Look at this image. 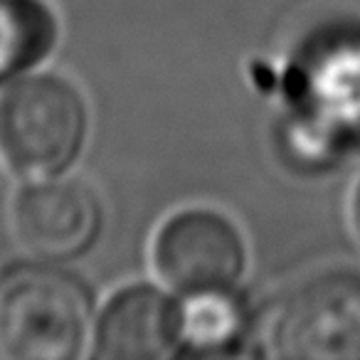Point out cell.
Here are the masks:
<instances>
[{"mask_svg": "<svg viewBox=\"0 0 360 360\" xmlns=\"http://www.w3.org/2000/svg\"><path fill=\"white\" fill-rule=\"evenodd\" d=\"M358 225H360V195H358Z\"/></svg>", "mask_w": 360, "mask_h": 360, "instance_id": "obj_9", "label": "cell"}, {"mask_svg": "<svg viewBox=\"0 0 360 360\" xmlns=\"http://www.w3.org/2000/svg\"><path fill=\"white\" fill-rule=\"evenodd\" d=\"M178 345V309L160 291L134 286L109 301L94 353L109 360H155Z\"/></svg>", "mask_w": 360, "mask_h": 360, "instance_id": "obj_6", "label": "cell"}, {"mask_svg": "<svg viewBox=\"0 0 360 360\" xmlns=\"http://www.w3.org/2000/svg\"><path fill=\"white\" fill-rule=\"evenodd\" d=\"M245 311L225 289L191 291L178 306V345L193 353H222L242 338Z\"/></svg>", "mask_w": 360, "mask_h": 360, "instance_id": "obj_7", "label": "cell"}, {"mask_svg": "<svg viewBox=\"0 0 360 360\" xmlns=\"http://www.w3.org/2000/svg\"><path fill=\"white\" fill-rule=\"evenodd\" d=\"M84 106L57 77H27L0 94V155L15 173L42 178L77 155Z\"/></svg>", "mask_w": 360, "mask_h": 360, "instance_id": "obj_1", "label": "cell"}, {"mask_svg": "<svg viewBox=\"0 0 360 360\" xmlns=\"http://www.w3.org/2000/svg\"><path fill=\"white\" fill-rule=\"evenodd\" d=\"M245 250L230 220L210 210L175 215L155 242V264L183 291L225 289L240 276Z\"/></svg>", "mask_w": 360, "mask_h": 360, "instance_id": "obj_4", "label": "cell"}, {"mask_svg": "<svg viewBox=\"0 0 360 360\" xmlns=\"http://www.w3.org/2000/svg\"><path fill=\"white\" fill-rule=\"evenodd\" d=\"M266 343L274 358L360 360V276H321L289 294Z\"/></svg>", "mask_w": 360, "mask_h": 360, "instance_id": "obj_3", "label": "cell"}, {"mask_svg": "<svg viewBox=\"0 0 360 360\" xmlns=\"http://www.w3.org/2000/svg\"><path fill=\"white\" fill-rule=\"evenodd\" d=\"M89 304L75 279L22 269L0 286V350L22 360L75 358L86 333Z\"/></svg>", "mask_w": 360, "mask_h": 360, "instance_id": "obj_2", "label": "cell"}, {"mask_svg": "<svg viewBox=\"0 0 360 360\" xmlns=\"http://www.w3.org/2000/svg\"><path fill=\"white\" fill-rule=\"evenodd\" d=\"M99 207L86 188L50 180L25 188L13 205V230L22 250L40 259L79 255L96 235Z\"/></svg>", "mask_w": 360, "mask_h": 360, "instance_id": "obj_5", "label": "cell"}, {"mask_svg": "<svg viewBox=\"0 0 360 360\" xmlns=\"http://www.w3.org/2000/svg\"><path fill=\"white\" fill-rule=\"evenodd\" d=\"M52 20L35 0H0V77L32 65L52 42Z\"/></svg>", "mask_w": 360, "mask_h": 360, "instance_id": "obj_8", "label": "cell"}]
</instances>
